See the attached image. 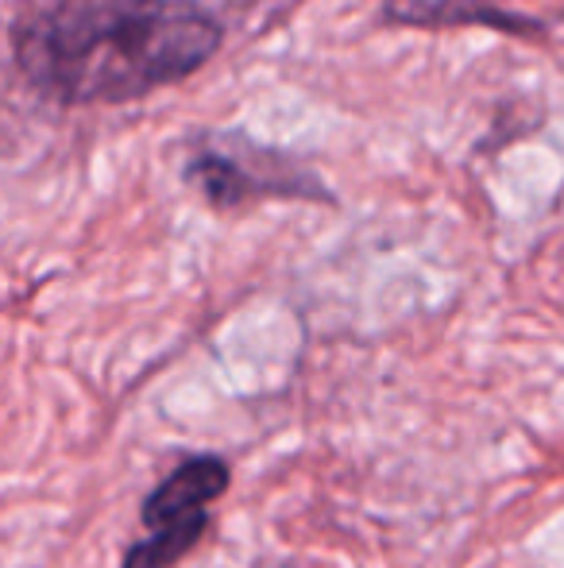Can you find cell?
Here are the masks:
<instances>
[{
    "instance_id": "cell-1",
    "label": "cell",
    "mask_w": 564,
    "mask_h": 568,
    "mask_svg": "<svg viewBox=\"0 0 564 568\" xmlns=\"http://www.w3.org/2000/svg\"><path fill=\"white\" fill-rule=\"evenodd\" d=\"M221 43L202 0H43L8 31L28 90L59 109L132 105L186 82Z\"/></svg>"
},
{
    "instance_id": "cell-2",
    "label": "cell",
    "mask_w": 564,
    "mask_h": 568,
    "mask_svg": "<svg viewBox=\"0 0 564 568\" xmlns=\"http://www.w3.org/2000/svg\"><path fill=\"white\" fill-rule=\"evenodd\" d=\"M186 182L213 205V210H236V205L259 202V197H306V202H329L325 186L294 159L275 148H259L248 140H217L202 143L186 163Z\"/></svg>"
},
{
    "instance_id": "cell-3",
    "label": "cell",
    "mask_w": 564,
    "mask_h": 568,
    "mask_svg": "<svg viewBox=\"0 0 564 568\" xmlns=\"http://www.w3.org/2000/svg\"><path fill=\"white\" fill-rule=\"evenodd\" d=\"M233 484V471L217 453H197L186 456L178 468H171L140 507L143 530H158V526L186 523V518L209 515V503H217Z\"/></svg>"
},
{
    "instance_id": "cell-4",
    "label": "cell",
    "mask_w": 564,
    "mask_h": 568,
    "mask_svg": "<svg viewBox=\"0 0 564 568\" xmlns=\"http://www.w3.org/2000/svg\"><path fill=\"white\" fill-rule=\"evenodd\" d=\"M209 530V515L186 518V523L158 526V530H143L140 541H132L129 554H124L121 568H174L182 565V557L194 554V546Z\"/></svg>"
},
{
    "instance_id": "cell-5",
    "label": "cell",
    "mask_w": 564,
    "mask_h": 568,
    "mask_svg": "<svg viewBox=\"0 0 564 568\" xmlns=\"http://www.w3.org/2000/svg\"><path fill=\"white\" fill-rule=\"evenodd\" d=\"M264 568H298V565H264Z\"/></svg>"
}]
</instances>
